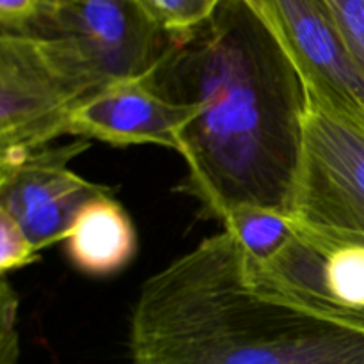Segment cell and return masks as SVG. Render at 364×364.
<instances>
[{"label":"cell","instance_id":"1","mask_svg":"<svg viewBox=\"0 0 364 364\" xmlns=\"http://www.w3.org/2000/svg\"><path fill=\"white\" fill-rule=\"evenodd\" d=\"M171 102L196 105L180 130L183 191L223 220L235 208L290 212L308 85L262 18L220 0L199 27L174 34L149 73Z\"/></svg>","mask_w":364,"mask_h":364},{"label":"cell","instance_id":"2","mask_svg":"<svg viewBox=\"0 0 364 364\" xmlns=\"http://www.w3.org/2000/svg\"><path fill=\"white\" fill-rule=\"evenodd\" d=\"M128 347L132 364H364V329L258 290L223 230L146 279Z\"/></svg>","mask_w":364,"mask_h":364},{"label":"cell","instance_id":"3","mask_svg":"<svg viewBox=\"0 0 364 364\" xmlns=\"http://www.w3.org/2000/svg\"><path fill=\"white\" fill-rule=\"evenodd\" d=\"M28 34L87 96L127 78L146 77L173 36L156 27L135 0H45Z\"/></svg>","mask_w":364,"mask_h":364},{"label":"cell","instance_id":"4","mask_svg":"<svg viewBox=\"0 0 364 364\" xmlns=\"http://www.w3.org/2000/svg\"><path fill=\"white\" fill-rule=\"evenodd\" d=\"M288 217L313 233L364 240V123L309 89Z\"/></svg>","mask_w":364,"mask_h":364},{"label":"cell","instance_id":"5","mask_svg":"<svg viewBox=\"0 0 364 364\" xmlns=\"http://www.w3.org/2000/svg\"><path fill=\"white\" fill-rule=\"evenodd\" d=\"M85 98L38 38L0 34V153L23 155L68 135L71 114Z\"/></svg>","mask_w":364,"mask_h":364},{"label":"cell","instance_id":"6","mask_svg":"<svg viewBox=\"0 0 364 364\" xmlns=\"http://www.w3.org/2000/svg\"><path fill=\"white\" fill-rule=\"evenodd\" d=\"M89 146V141H75L0 159V210L20 224L39 251L64 240L71 219L84 203L112 192L68 167Z\"/></svg>","mask_w":364,"mask_h":364},{"label":"cell","instance_id":"7","mask_svg":"<svg viewBox=\"0 0 364 364\" xmlns=\"http://www.w3.org/2000/svg\"><path fill=\"white\" fill-rule=\"evenodd\" d=\"M277 34L313 95L364 123V78L326 0H270Z\"/></svg>","mask_w":364,"mask_h":364},{"label":"cell","instance_id":"8","mask_svg":"<svg viewBox=\"0 0 364 364\" xmlns=\"http://www.w3.org/2000/svg\"><path fill=\"white\" fill-rule=\"evenodd\" d=\"M196 105L171 102L151 77L117 80L92 92L70 117L68 135L112 146L156 144L180 149V130L194 117Z\"/></svg>","mask_w":364,"mask_h":364},{"label":"cell","instance_id":"9","mask_svg":"<svg viewBox=\"0 0 364 364\" xmlns=\"http://www.w3.org/2000/svg\"><path fill=\"white\" fill-rule=\"evenodd\" d=\"M112 194L105 192L84 203L64 233L68 258L87 276H112L137 252L134 223Z\"/></svg>","mask_w":364,"mask_h":364},{"label":"cell","instance_id":"10","mask_svg":"<svg viewBox=\"0 0 364 364\" xmlns=\"http://www.w3.org/2000/svg\"><path fill=\"white\" fill-rule=\"evenodd\" d=\"M223 224L252 263L272 259L295 235V224L287 213L258 206L235 208L224 217Z\"/></svg>","mask_w":364,"mask_h":364},{"label":"cell","instance_id":"11","mask_svg":"<svg viewBox=\"0 0 364 364\" xmlns=\"http://www.w3.org/2000/svg\"><path fill=\"white\" fill-rule=\"evenodd\" d=\"M146 16L169 34H185L205 23L220 0H135Z\"/></svg>","mask_w":364,"mask_h":364},{"label":"cell","instance_id":"12","mask_svg":"<svg viewBox=\"0 0 364 364\" xmlns=\"http://www.w3.org/2000/svg\"><path fill=\"white\" fill-rule=\"evenodd\" d=\"M39 252L20 224L0 210V272L7 274L34 265L41 259Z\"/></svg>","mask_w":364,"mask_h":364},{"label":"cell","instance_id":"13","mask_svg":"<svg viewBox=\"0 0 364 364\" xmlns=\"http://www.w3.org/2000/svg\"><path fill=\"white\" fill-rule=\"evenodd\" d=\"M348 52L364 78V0H326Z\"/></svg>","mask_w":364,"mask_h":364},{"label":"cell","instance_id":"14","mask_svg":"<svg viewBox=\"0 0 364 364\" xmlns=\"http://www.w3.org/2000/svg\"><path fill=\"white\" fill-rule=\"evenodd\" d=\"M16 308L18 299L13 288L2 281L0 290V364H16L18 336H16Z\"/></svg>","mask_w":364,"mask_h":364},{"label":"cell","instance_id":"15","mask_svg":"<svg viewBox=\"0 0 364 364\" xmlns=\"http://www.w3.org/2000/svg\"><path fill=\"white\" fill-rule=\"evenodd\" d=\"M45 0H0L2 32H23L38 18Z\"/></svg>","mask_w":364,"mask_h":364},{"label":"cell","instance_id":"16","mask_svg":"<svg viewBox=\"0 0 364 364\" xmlns=\"http://www.w3.org/2000/svg\"><path fill=\"white\" fill-rule=\"evenodd\" d=\"M244 4H247L259 18H262L263 23H267L270 27V31L279 38L277 34V25H276V18H274V11L272 6H270V0H242ZM281 41V39H279Z\"/></svg>","mask_w":364,"mask_h":364},{"label":"cell","instance_id":"17","mask_svg":"<svg viewBox=\"0 0 364 364\" xmlns=\"http://www.w3.org/2000/svg\"><path fill=\"white\" fill-rule=\"evenodd\" d=\"M363 329H364V323H363Z\"/></svg>","mask_w":364,"mask_h":364}]
</instances>
